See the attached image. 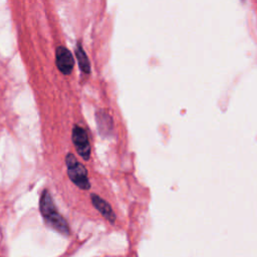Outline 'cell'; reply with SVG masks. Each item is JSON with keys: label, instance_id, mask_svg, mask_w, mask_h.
<instances>
[{"label": "cell", "instance_id": "cell-2", "mask_svg": "<svg viewBox=\"0 0 257 257\" xmlns=\"http://www.w3.org/2000/svg\"><path fill=\"white\" fill-rule=\"evenodd\" d=\"M65 162L67 166V174L70 180L80 189L88 190L90 188V184L87 179V172L84 166L81 165L72 154L66 155Z\"/></svg>", "mask_w": 257, "mask_h": 257}, {"label": "cell", "instance_id": "cell-5", "mask_svg": "<svg viewBox=\"0 0 257 257\" xmlns=\"http://www.w3.org/2000/svg\"><path fill=\"white\" fill-rule=\"evenodd\" d=\"M91 202L93 204V206L98 210V212L109 222H114L115 220V215L110 207V205L104 201L102 198H100L99 196L92 194L91 195Z\"/></svg>", "mask_w": 257, "mask_h": 257}, {"label": "cell", "instance_id": "cell-3", "mask_svg": "<svg viewBox=\"0 0 257 257\" xmlns=\"http://www.w3.org/2000/svg\"><path fill=\"white\" fill-rule=\"evenodd\" d=\"M72 142L77 153L83 160H88L90 157V145L88 141V137L86 132L78 126L75 125L72 130Z\"/></svg>", "mask_w": 257, "mask_h": 257}, {"label": "cell", "instance_id": "cell-7", "mask_svg": "<svg viewBox=\"0 0 257 257\" xmlns=\"http://www.w3.org/2000/svg\"><path fill=\"white\" fill-rule=\"evenodd\" d=\"M75 55L79 64L80 69L84 72V73H89L90 72V64H89V60L84 52V50L82 49V46L80 45V43H77L76 47H75Z\"/></svg>", "mask_w": 257, "mask_h": 257}, {"label": "cell", "instance_id": "cell-1", "mask_svg": "<svg viewBox=\"0 0 257 257\" xmlns=\"http://www.w3.org/2000/svg\"><path fill=\"white\" fill-rule=\"evenodd\" d=\"M39 207H40V212H41L43 218L45 219L46 223L49 226H51L52 228H54L61 234L68 235V233H69L68 224L65 221V219L56 210V208L53 204L52 198H51L49 192L46 190L43 191V193L41 195Z\"/></svg>", "mask_w": 257, "mask_h": 257}, {"label": "cell", "instance_id": "cell-4", "mask_svg": "<svg viewBox=\"0 0 257 257\" xmlns=\"http://www.w3.org/2000/svg\"><path fill=\"white\" fill-rule=\"evenodd\" d=\"M55 62L58 69L64 74H69L74 65V60L71 52L63 46H58L56 48Z\"/></svg>", "mask_w": 257, "mask_h": 257}, {"label": "cell", "instance_id": "cell-6", "mask_svg": "<svg viewBox=\"0 0 257 257\" xmlns=\"http://www.w3.org/2000/svg\"><path fill=\"white\" fill-rule=\"evenodd\" d=\"M95 118H96V123L99 133L102 136H107L111 133L112 131V119L110 115L105 111V110H98L95 113Z\"/></svg>", "mask_w": 257, "mask_h": 257}]
</instances>
